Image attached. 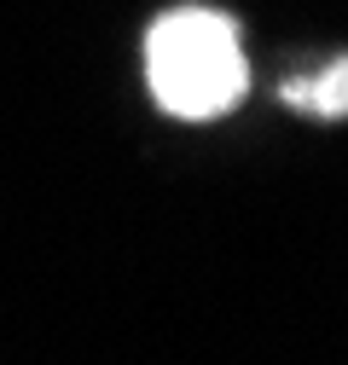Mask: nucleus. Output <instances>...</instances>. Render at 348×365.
Instances as JSON below:
<instances>
[{
  "label": "nucleus",
  "instance_id": "obj_1",
  "mask_svg": "<svg viewBox=\"0 0 348 365\" xmlns=\"http://www.w3.org/2000/svg\"><path fill=\"white\" fill-rule=\"evenodd\" d=\"M145 81L157 110L180 122H215L250 93V58L238 18L215 6H174L145 29Z\"/></svg>",
  "mask_w": 348,
  "mask_h": 365
},
{
  "label": "nucleus",
  "instance_id": "obj_2",
  "mask_svg": "<svg viewBox=\"0 0 348 365\" xmlns=\"http://www.w3.org/2000/svg\"><path fill=\"white\" fill-rule=\"evenodd\" d=\"M279 99H285L290 110H308V116L342 122V116H348V53H337L319 76H296V81H285Z\"/></svg>",
  "mask_w": 348,
  "mask_h": 365
}]
</instances>
